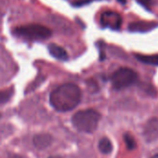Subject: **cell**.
I'll use <instances>...</instances> for the list:
<instances>
[{"instance_id":"2e32d148","label":"cell","mask_w":158,"mask_h":158,"mask_svg":"<svg viewBox=\"0 0 158 158\" xmlns=\"http://www.w3.org/2000/svg\"><path fill=\"white\" fill-rule=\"evenodd\" d=\"M120 4H122V5H125L126 3H127V0H118Z\"/></svg>"},{"instance_id":"52a82bcc","label":"cell","mask_w":158,"mask_h":158,"mask_svg":"<svg viewBox=\"0 0 158 158\" xmlns=\"http://www.w3.org/2000/svg\"><path fill=\"white\" fill-rule=\"evenodd\" d=\"M158 23L155 21H135L129 25V31H139V32H144L151 31L157 27Z\"/></svg>"},{"instance_id":"9a60e30c","label":"cell","mask_w":158,"mask_h":158,"mask_svg":"<svg viewBox=\"0 0 158 158\" xmlns=\"http://www.w3.org/2000/svg\"><path fill=\"white\" fill-rule=\"evenodd\" d=\"M91 0H80V1H77V2H75V3H73V5L74 6H82V5H84V4H87V3H89Z\"/></svg>"},{"instance_id":"4fadbf2b","label":"cell","mask_w":158,"mask_h":158,"mask_svg":"<svg viewBox=\"0 0 158 158\" xmlns=\"http://www.w3.org/2000/svg\"><path fill=\"white\" fill-rule=\"evenodd\" d=\"M125 142H126V144H127L128 149L133 150L136 147L135 141H134V139H133V137L131 135H129V134L125 135Z\"/></svg>"},{"instance_id":"ac0fdd59","label":"cell","mask_w":158,"mask_h":158,"mask_svg":"<svg viewBox=\"0 0 158 158\" xmlns=\"http://www.w3.org/2000/svg\"><path fill=\"white\" fill-rule=\"evenodd\" d=\"M49 158H62V157H60V156H50Z\"/></svg>"},{"instance_id":"30bf717a","label":"cell","mask_w":158,"mask_h":158,"mask_svg":"<svg viewBox=\"0 0 158 158\" xmlns=\"http://www.w3.org/2000/svg\"><path fill=\"white\" fill-rule=\"evenodd\" d=\"M135 57L140 60L143 63L149 64V65H155L158 66V55H152V56H147V55H141V54H135Z\"/></svg>"},{"instance_id":"3957f363","label":"cell","mask_w":158,"mask_h":158,"mask_svg":"<svg viewBox=\"0 0 158 158\" xmlns=\"http://www.w3.org/2000/svg\"><path fill=\"white\" fill-rule=\"evenodd\" d=\"M14 33L28 40H45L52 34L50 29L41 24H26L16 27Z\"/></svg>"},{"instance_id":"6da1fadb","label":"cell","mask_w":158,"mask_h":158,"mask_svg":"<svg viewBox=\"0 0 158 158\" xmlns=\"http://www.w3.org/2000/svg\"><path fill=\"white\" fill-rule=\"evenodd\" d=\"M81 92L79 86L73 83H65L56 88L50 94L52 106L60 112L74 109L81 102Z\"/></svg>"},{"instance_id":"8992f818","label":"cell","mask_w":158,"mask_h":158,"mask_svg":"<svg viewBox=\"0 0 158 158\" xmlns=\"http://www.w3.org/2000/svg\"><path fill=\"white\" fill-rule=\"evenodd\" d=\"M143 136L147 142H154L158 139V118H153L144 125Z\"/></svg>"},{"instance_id":"ffe728a7","label":"cell","mask_w":158,"mask_h":158,"mask_svg":"<svg viewBox=\"0 0 158 158\" xmlns=\"http://www.w3.org/2000/svg\"><path fill=\"white\" fill-rule=\"evenodd\" d=\"M0 118H1V115H0Z\"/></svg>"},{"instance_id":"8fae6325","label":"cell","mask_w":158,"mask_h":158,"mask_svg":"<svg viewBox=\"0 0 158 158\" xmlns=\"http://www.w3.org/2000/svg\"><path fill=\"white\" fill-rule=\"evenodd\" d=\"M98 148L100 150L101 153L105 154V155H107V154H110L113 150V145L110 142L109 139L107 138H103L100 140L99 143H98Z\"/></svg>"},{"instance_id":"9c48e42d","label":"cell","mask_w":158,"mask_h":158,"mask_svg":"<svg viewBox=\"0 0 158 158\" xmlns=\"http://www.w3.org/2000/svg\"><path fill=\"white\" fill-rule=\"evenodd\" d=\"M52 142L51 135L47 133H39L33 137V144L38 149H44L50 145Z\"/></svg>"},{"instance_id":"7a4b0ae2","label":"cell","mask_w":158,"mask_h":158,"mask_svg":"<svg viewBox=\"0 0 158 158\" xmlns=\"http://www.w3.org/2000/svg\"><path fill=\"white\" fill-rule=\"evenodd\" d=\"M100 119V113L94 109H85L77 112L72 117V124L78 131L91 133L97 129Z\"/></svg>"},{"instance_id":"5b68a950","label":"cell","mask_w":158,"mask_h":158,"mask_svg":"<svg viewBox=\"0 0 158 158\" xmlns=\"http://www.w3.org/2000/svg\"><path fill=\"white\" fill-rule=\"evenodd\" d=\"M101 24L103 27H109L113 30H118L122 23V19L119 14L113 11L104 12L101 16Z\"/></svg>"},{"instance_id":"ba28073f","label":"cell","mask_w":158,"mask_h":158,"mask_svg":"<svg viewBox=\"0 0 158 158\" xmlns=\"http://www.w3.org/2000/svg\"><path fill=\"white\" fill-rule=\"evenodd\" d=\"M48 51L51 56H53L55 58L62 61H66L69 58V55L67 51L60 45H57L56 44H50L48 45Z\"/></svg>"},{"instance_id":"e0dca14e","label":"cell","mask_w":158,"mask_h":158,"mask_svg":"<svg viewBox=\"0 0 158 158\" xmlns=\"http://www.w3.org/2000/svg\"><path fill=\"white\" fill-rule=\"evenodd\" d=\"M7 158H21V157H20V156H19L13 155V156H8Z\"/></svg>"},{"instance_id":"5bb4252c","label":"cell","mask_w":158,"mask_h":158,"mask_svg":"<svg viewBox=\"0 0 158 158\" xmlns=\"http://www.w3.org/2000/svg\"><path fill=\"white\" fill-rule=\"evenodd\" d=\"M140 4H142L144 6H149L155 0H138Z\"/></svg>"},{"instance_id":"277c9868","label":"cell","mask_w":158,"mask_h":158,"mask_svg":"<svg viewBox=\"0 0 158 158\" xmlns=\"http://www.w3.org/2000/svg\"><path fill=\"white\" fill-rule=\"evenodd\" d=\"M137 79L138 75L133 69L129 68H120L112 75L111 81L115 89L120 90L134 84Z\"/></svg>"},{"instance_id":"7c38bea8","label":"cell","mask_w":158,"mask_h":158,"mask_svg":"<svg viewBox=\"0 0 158 158\" xmlns=\"http://www.w3.org/2000/svg\"><path fill=\"white\" fill-rule=\"evenodd\" d=\"M12 95V91H0V104L6 103Z\"/></svg>"},{"instance_id":"d6986e66","label":"cell","mask_w":158,"mask_h":158,"mask_svg":"<svg viewBox=\"0 0 158 158\" xmlns=\"http://www.w3.org/2000/svg\"><path fill=\"white\" fill-rule=\"evenodd\" d=\"M151 158H158V154H156V155H155V156H153Z\"/></svg>"}]
</instances>
